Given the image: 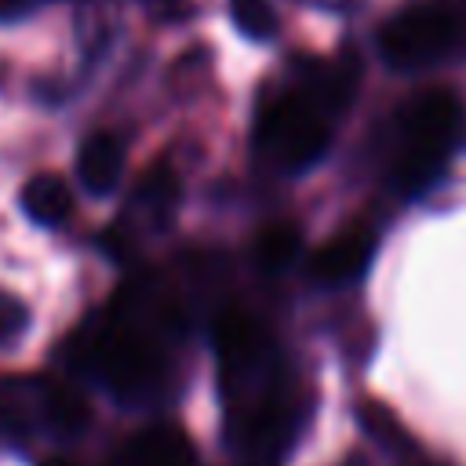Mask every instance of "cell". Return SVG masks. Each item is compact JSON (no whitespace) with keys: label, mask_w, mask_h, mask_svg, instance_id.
<instances>
[{"label":"cell","mask_w":466,"mask_h":466,"mask_svg":"<svg viewBox=\"0 0 466 466\" xmlns=\"http://www.w3.org/2000/svg\"><path fill=\"white\" fill-rule=\"evenodd\" d=\"M25 328H29V309H25L15 295L0 291V346L15 342Z\"/></svg>","instance_id":"15"},{"label":"cell","mask_w":466,"mask_h":466,"mask_svg":"<svg viewBox=\"0 0 466 466\" xmlns=\"http://www.w3.org/2000/svg\"><path fill=\"white\" fill-rule=\"evenodd\" d=\"M47 379L4 375L0 379V441H25L44 430Z\"/></svg>","instance_id":"6"},{"label":"cell","mask_w":466,"mask_h":466,"mask_svg":"<svg viewBox=\"0 0 466 466\" xmlns=\"http://www.w3.org/2000/svg\"><path fill=\"white\" fill-rule=\"evenodd\" d=\"M120 171H124V146L113 135L98 131V135H91L80 146V153H76V175H80V182H84L87 193H95V197L113 193L116 182H120Z\"/></svg>","instance_id":"8"},{"label":"cell","mask_w":466,"mask_h":466,"mask_svg":"<svg viewBox=\"0 0 466 466\" xmlns=\"http://www.w3.org/2000/svg\"><path fill=\"white\" fill-rule=\"evenodd\" d=\"M375 255V229L364 222H353L328 237L313 258H309V277L317 284H350Z\"/></svg>","instance_id":"5"},{"label":"cell","mask_w":466,"mask_h":466,"mask_svg":"<svg viewBox=\"0 0 466 466\" xmlns=\"http://www.w3.org/2000/svg\"><path fill=\"white\" fill-rule=\"evenodd\" d=\"M178 197H182L178 175H175L167 164H153V167L142 175V182H138V204H142L146 215L157 218V222H167V215L178 208Z\"/></svg>","instance_id":"11"},{"label":"cell","mask_w":466,"mask_h":466,"mask_svg":"<svg viewBox=\"0 0 466 466\" xmlns=\"http://www.w3.org/2000/svg\"><path fill=\"white\" fill-rule=\"evenodd\" d=\"M87 422H91V408H87V400H84L73 386H66V382H51V379H47V397H44V433L69 441V437H80V433L87 430Z\"/></svg>","instance_id":"10"},{"label":"cell","mask_w":466,"mask_h":466,"mask_svg":"<svg viewBox=\"0 0 466 466\" xmlns=\"http://www.w3.org/2000/svg\"><path fill=\"white\" fill-rule=\"evenodd\" d=\"M40 466H76V462H69V459H44Z\"/></svg>","instance_id":"16"},{"label":"cell","mask_w":466,"mask_h":466,"mask_svg":"<svg viewBox=\"0 0 466 466\" xmlns=\"http://www.w3.org/2000/svg\"><path fill=\"white\" fill-rule=\"evenodd\" d=\"M175 320H178L175 306L167 302L131 306V299L120 291L113 295L106 317H95L73 335L69 342L73 368L98 379L106 390H113V397L142 400L164 382L167 364H164L160 328L171 331Z\"/></svg>","instance_id":"1"},{"label":"cell","mask_w":466,"mask_h":466,"mask_svg":"<svg viewBox=\"0 0 466 466\" xmlns=\"http://www.w3.org/2000/svg\"><path fill=\"white\" fill-rule=\"evenodd\" d=\"M229 15H233L237 29L251 40L277 36V15H273L269 0H229Z\"/></svg>","instance_id":"14"},{"label":"cell","mask_w":466,"mask_h":466,"mask_svg":"<svg viewBox=\"0 0 466 466\" xmlns=\"http://www.w3.org/2000/svg\"><path fill=\"white\" fill-rule=\"evenodd\" d=\"M113 466H197L193 444L175 426H149L138 430L116 451Z\"/></svg>","instance_id":"7"},{"label":"cell","mask_w":466,"mask_h":466,"mask_svg":"<svg viewBox=\"0 0 466 466\" xmlns=\"http://www.w3.org/2000/svg\"><path fill=\"white\" fill-rule=\"evenodd\" d=\"M328 142H331L328 113L302 91L269 102V109L258 120V146L284 171L313 167L328 153Z\"/></svg>","instance_id":"4"},{"label":"cell","mask_w":466,"mask_h":466,"mask_svg":"<svg viewBox=\"0 0 466 466\" xmlns=\"http://www.w3.org/2000/svg\"><path fill=\"white\" fill-rule=\"evenodd\" d=\"M466 44V11L451 4H422L408 7L379 29V51L386 66L400 73L430 69L451 58Z\"/></svg>","instance_id":"3"},{"label":"cell","mask_w":466,"mask_h":466,"mask_svg":"<svg viewBox=\"0 0 466 466\" xmlns=\"http://www.w3.org/2000/svg\"><path fill=\"white\" fill-rule=\"evenodd\" d=\"M466 131V106L451 87H426L419 91L400 113V149L393 160V186L400 193H426L444 164L448 153L459 146Z\"/></svg>","instance_id":"2"},{"label":"cell","mask_w":466,"mask_h":466,"mask_svg":"<svg viewBox=\"0 0 466 466\" xmlns=\"http://www.w3.org/2000/svg\"><path fill=\"white\" fill-rule=\"evenodd\" d=\"M357 419H360L364 433H368L371 441H379L382 448H393V451L411 448V433L400 426V419H397L386 404H379V400H364V404L357 408Z\"/></svg>","instance_id":"12"},{"label":"cell","mask_w":466,"mask_h":466,"mask_svg":"<svg viewBox=\"0 0 466 466\" xmlns=\"http://www.w3.org/2000/svg\"><path fill=\"white\" fill-rule=\"evenodd\" d=\"M422 466H437V462H422Z\"/></svg>","instance_id":"17"},{"label":"cell","mask_w":466,"mask_h":466,"mask_svg":"<svg viewBox=\"0 0 466 466\" xmlns=\"http://www.w3.org/2000/svg\"><path fill=\"white\" fill-rule=\"evenodd\" d=\"M22 208L40 226H62L73 215V193H69L66 178L40 171L22 186Z\"/></svg>","instance_id":"9"},{"label":"cell","mask_w":466,"mask_h":466,"mask_svg":"<svg viewBox=\"0 0 466 466\" xmlns=\"http://www.w3.org/2000/svg\"><path fill=\"white\" fill-rule=\"evenodd\" d=\"M299 248H302L299 229H291V226H269L255 240V258H258L262 269H284L299 255Z\"/></svg>","instance_id":"13"}]
</instances>
